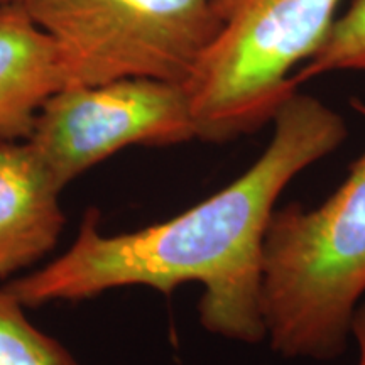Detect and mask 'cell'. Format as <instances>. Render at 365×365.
I'll return each mask as SVG.
<instances>
[{
    "label": "cell",
    "mask_w": 365,
    "mask_h": 365,
    "mask_svg": "<svg viewBox=\"0 0 365 365\" xmlns=\"http://www.w3.org/2000/svg\"><path fill=\"white\" fill-rule=\"evenodd\" d=\"M340 71H365V0H352L333 26L322 49L296 73L301 85L314 76Z\"/></svg>",
    "instance_id": "9c48e42d"
},
{
    "label": "cell",
    "mask_w": 365,
    "mask_h": 365,
    "mask_svg": "<svg viewBox=\"0 0 365 365\" xmlns=\"http://www.w3.org/2000/svg\"><path fill=\"white\" fill-rule=\"evenodd\" d=\"M344 0H212L215 34L182 81L195 137L228 143L261 130L298 91Z\"/></svg>",
    "instance_id": "3957f363"
},
{
    "label": "cell",
    "mask_w": 365,
    "mask_h": 365,
    "mask_svg": "<svg viewBox=\"0 0 365 365\" xmlns=\"http://www.w3.org/2000/svg\"><path fill=\"white\" fill-rule=\"evenodd\" d=\"M196 139L181 83L120 78L63 86L41 105L27 143L65 190L90 168L130 145H175Z\"/></svg>",
    "instance_id": "5b68a950"
},
{
    "label": "cell",
    "mask_w": 365,
    "mask_h": 365,
    "mask_svg": "<svg viewBox=\"0 0 365 365\" xmlns=\"http://www.w3.org/2000/svg\"><path fill=\"white\" fill-rule=\"evenodd\" d=\"M0 365H80L56 339L27 318L26 307L0 289Z\"/></svg>",
    "instance_id": "ba28073f"
},
{
    "label": "cell",
    "mask_w": 365,
    "mask_h": 365,
    "mask_svg": "<svg viewBox=\"0 0 365 365\" xmlns=\"http://www.w3.org/2000/svg\"><path fill=\"white\" fill-rule=\"evenodd\" d=\"M65 86L53 41L21 2L0 6V139H27L41 105Z\"/></svg>",
    "instance_id": "52a82bcc"
},
{
    "label": "cell",
    "mask_w": 365,
    "mask_h": 365,
    "mask_svg": "<svg viewBox=\"0 0 365 365\" xmlns=\"http://www.w3.org/2000/svg\"><path fill=\"white\" fill-rule=\"evenodd\" d=\"M61 191L26 139H0V279L56 247L66 222Z\"/></svg>",
    "instance_id": "8992f818"
},
{
    "label": "cell",
    "mask_w": 365,
    "mask_h": 365,
    "mask_svg": "<svg viewBox=\"0 0 365 365\" xmlns=\"http://www.w3.org/2000/svg\"><path fill=\"white\" fill-rule=\"evenodd\" d=\"M56 48L65 86L182 83L215 34L212 0H22Z\"/></svg>",
    "instance_id": "277c9868"
},
{
    "label": "cell",
    "mask_w": 365,
    "mask_h": 365,
    "mask_svg": "<svg viewBox=\"0 0 365 365\" xmlns=\"http://www.w3.org/2000/svg\"><path fill=\"white\" fill-rule=\"evenodd\" d=\"M352 339L359 349L357 365H365V304H360L352 322Z\"/></svg>",
    "instance_id": "30bf717a"
},
{
    "label": "cell",
    "mask_w": 365,
    "mask_h": 365,
    "mask_svg": "<svg viewBox=\"0 0 365 365\" xmlns=\"http://www.w3.org/2000/svg\"><path fill=\"white\" fill-rule=\"evenodd\" d=\"M271 143L230 185L180 215L124 234H103L98 212L83 215L76 239L54 261L9 282L22 307L83 301L117 287L170 294L185 282L203 287L200 323L222 339L266 340L264 242L279 196L299 173L346 139L344 117L312 95H294L272 120Z\"/></svg>",
    "instance_id": "6da1fadb"
},
{
    "label": "cell",
    "mask_w": 365,
    "mask_h": 365,
    "mask_svg": "<svg viewBox=\"0 0 365 365\" xmlns=\"http://www.w3.org/2000/svg\"><path fill=\"white\" fill-rule=\"evenodd\" d=\"M364 294L365 150L325 203L274 210L262 271L271 349L286 359L340 357Z\"/></svg>",
    "instance_id": "7a4b0ae2"
},
{
    "label": "cell",
    "mask_w": 365,
    "mask_h": 365,
    "mask_svg": "<svg viewBox=\"0 0 365 365\" xmlns=\"http://www.w3.org/2000/svg\"><path fill=\"white\" fill-rule=\"evenodd\" d=\"M12 2H22V0H0V6H2V4H12Z\"/></svg>",
    "instance_id": "8fae6325"
}]
</instances>
